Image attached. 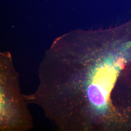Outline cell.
I'll use <instances>...</instances> for the list:
<instances>
[{
  "label": "cell",
  "mask_w": 131,
  "mask_h": 131,
  "mask_svg": "<svg viewBox=\"0 0 131 131\" xmlns=\"http://www.w3.org/2000/svg\"><path fill=\"white\" fill-rule=\"evenodd\" d=\"M1 130L27 131L33 127V121L26 104L27 98L19 90L18 75L9 53L1 54Z\"/></svg>",
  "instance_id": "cell-1"
}]
</instances>
